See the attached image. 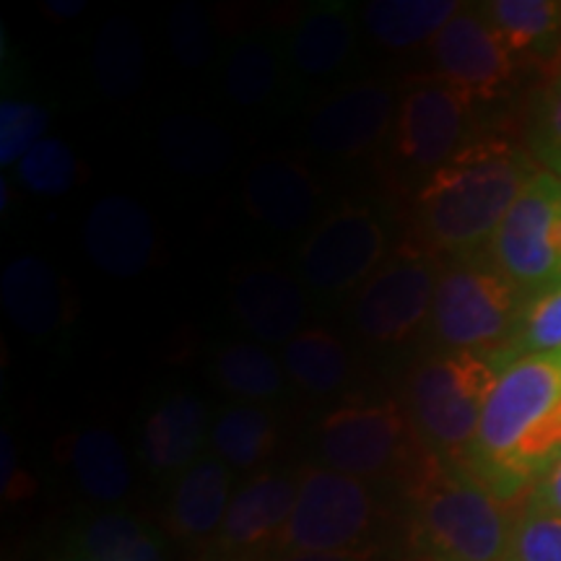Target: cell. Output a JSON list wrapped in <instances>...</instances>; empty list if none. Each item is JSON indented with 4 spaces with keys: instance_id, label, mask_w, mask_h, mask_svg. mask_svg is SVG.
Masks as SVG:
<instances>
[{
    "instance_id": "1",
    "label": "cell",
    "mask_w": 561,
    "mask_h": 561,
    "mask_svg": "<svg viewBox=\"0 0 561 561\" xmlns=\"http://www.w3.org/2000/svg\"><path fill=\"white\" fill-rule=\"evenodd\" d=\"M561 458V351L504 364L466 466L496 500L523 507Z\"/></svg>"
},
{
    "instance_id": "2",
    "label": "cell",
    "mask_w": 561,
    "mask_h": 561,
    "mask_svg": "<svg viewBox=\"0 0 561 561\" xmlns=\"http://www.w3.org/2000/svg\"><path fill=\"white\" fill-rule=\"evenodd\" d=\"M541 172L528 151L504 138H479L442 170L421 180L413 198L419 244L437 257L489 250L496 229Z\"/></svg>"
},
{
    "instance_id": "3",
    "label": "cell",
    "mask_w": 561,
    "mask_h": 561,
    "mask_svg": "<svg viewBox=\"0 0 561 561\" xmlns=\"http://www.w3.org/2000/svg\"><path fill=\"white\" fill-rule=\"evenodd\" d=\"M409 553L434 561H510L517 510L462 468L432 458L401 496Z\"/></svg>"
},
{
    "instance_id": "4",
    "label": "cell",
    "mask_w": 561,
    "mask_h": 561,
    "mask_svg": "<svg viewBox=\"0 0 561 561\" xmlns=\"http://www.w3.org/2000/svg\"><path fill=\"white\" fill-rule=\"evenodd\" d=\"M500 371L489 356L445 348L421 356L411 369L405 411L442 466H466Z\"/></svg>"
},
{
    "instance_id": "5",
    "label": "cell",
    "mask_w": 561,
    "mask_h": 561,
    "mask_svg": "<svg viewBox=\"0 0 561 561\" xmlns=\"http://www.w3.org/2000/svg\"><path fill=\"white\" fill-rule=\"evenodd\" d=\"M390 517L385 486L325 466H305L291 517L273 553L388 551Z\"/></svg>"
},
{
    "instance_id": "6",
    "label": "cell",
    "mask_w": 561,
    "mask_h": 561,
    "mask_svg": "<svg viewBox=\"0 0 561 561\" xmlns=\"http://www.w3.org/2000/svg\"><path fill=\"white\" fill-rule=\"evenodd\" d=\"M314 458L318 466L403 496L434 455L421 445L409 411L396 401H380L325 413L314 426Z\"/></svg>"
},
{
    "instance_id": "7",
    "label": "cell",
    "mask_w": 561,
    "mask_h": 561,
    "mask_svg": "<svg viewBox=\"0 0 561 561\" xmlns=\"http://www.w3.org/2000/svg\"><path fill=\"white\" fill-rule=\"evenodd\" d=\"M528 291L486 250L442 261L430 328L437 348L496 356L515 333Z\"/></svg>"
},
{
    "instance_id": "8",
    "label": "cell",
    "mask_w": 561,
    "mask_h": 561,
    "mask_svg": "<svg viewBox=\"0 0 561 561\" xmlns=\"http://www.w3.org/2000/svg\"><path fill=\"white\" fill-rule=\"evenodd\" d=\"M442 257L401 244L364 280L351 301L354 331L377 348L405 346L430 325Z\"/></svg>"
},
{
    "instance_id": "9",
    "label": "cell",
    "mask_w": 561,
    "mask_h": 561,
    "mask_svg": "<svg viewBox=\"0 0 561 561\" xmlns=\"http://www.w3.org/2000/svg\"><path fill=\"white\" fill-rule=\"evenodd\" d=\"M388 261V229L369 206H341L307 231L297 273L307 291L339 297L359 289Z\"/></svg>"
},
{
    "instance_id": "10",
    "label": "cell",
    "mask_w": 561,
    "mask_h": 561,
    "mask_svg": "<svg viewBox=\"0 0 561 561\" xmlns=\"http://www.w3.org/2000/svg\"><path fill=\"white\" fill-rule=\"evenodd\" d=\"M473 100L432 79L405 91L390 130V153L405 174H434L476 144Z\"/></svg>"
},
{
    "instance_id": "11",
    "label": "cell",
    "mask_w": 561,
    "mask_h": 561,
    "mask_svg": "<svg viewBox=\"0 0 561 561\" xmlns=\"http://www.w3.org/2000/svg\"><path fill=\"white\" fill-rule=\"evenodd\" d=\"M486 252L528 294L561 280V178L538 172Z\"/></svg>"
},
{
    "instance_id": "12",
    "label": "cell",
    "mask_w": 561,
    "mask_h": 561,
    "mask_svg": "<svg viewBox=\"0 0 561 561\" xmlns=\"http://www.w3.org/2000/svg\"><path fill=\"white\" fill-rule=\"evenodd\" d=\"M299 491V471H257L231 494L227 517L201 561H263L276 551Z\"/></svg>"
},
{
    "instance_id": "13",
    "label": "cell",
    "mask_w": 561,
    "mask_h": 561,
    "mask_svg": "<svg viewBox=\"0 0 561 561\" xmlns=\"http://www.w3.org/2000/svg\"><path fill=\"white\" fill-rule=\"evenodd\" d=\"M430 50L437 66L434 79L450 83L473 102L491 100L507 89L517 76V68L523 66L479 5L466 3L442 26Z\"/></svg>"
},
{
    "instance_id": "14",
    "label": "cell",
    "mask_w": 561,
    "mask_h": 561,
    "mask_svg": "<svg viewBox=\"0 0 561 561\" xmlns=\"http://www.w3.org/2000/svg\"><path fill=\"white\" fill-rule=\"evenodd\" d=\"M396 91L388 81H359L328 96L307 121L305 138L333 159H356L377 149L396 123Z\"/></svg>"
},
{
    "instance_id": "15",
    "label": "cell",
    "mask_w": 561,
    "mask_h": 561,
    "mask_svg": "<svg viewBox=\"0 0 561 561\" xmlns=\"http://www.w3.org/2000/svg\"><path fill=\"white\" fill-rule=\"evenodd\" d=\"M242 203L252 221L278 234H291L320 221L322 185L301 159L273 153L248 167Z\"/></svg>"
},
{
    "instance_id": "16",
    "label": "cell",
    "mask_w": 561,
    "mask_h": 561,
    "mask_svg": "<svg viewBox=\"0 0 561 561\" xmlns=\"http://www.w3.org/2000/svg\"><path fill=\"white\" fill-rule=\"evenodd\" d=\"M229 305L240 325L261 346H286L305 331L310 297L305 284L278 265H250L231 280Z\"/></svg>"
},
{
    "instance_id": "17",
    "label": "cell",
    "mask_w": 561,
    "mask_h": 561,
    "mask_svg": "<svg viewBox=\"0 0 561 561\" xmlns=\"http://www.w3.org/2000/svg\"><path fill=\"white\" fill-rule=\"evenodd\" d=\"M87 257L112 278H136L157 252V229L144 203L130 195H104L87 210L81 227Z\"/></svg>"
},
{
    "instance_id": "18",
    "label": "cell",
    "mask_w": 561,
    "mask_h": 561,
    "mask_svg": "<svg viewBox=\"0 0 561 561\" xmlns=\"http://www.w3.org/2000/svg\"><path fill=\"white\" fill-rule=\"evenodd\" d=\"M210 437L208 409L191 392H172L149 411L138 439V455L153 479L178 481L203 458Z\"/></svg>"
},
{
    "instance_id": "19",
    "label": "cell",
    "mask_w": 561,
    "mask_h": 561,
    "mask_svg": "<svg viewBox=\"0 0 561 561\" xmlns=\"http://www.w3.org/2000/svg\"><path fill=\"white\" fill-rule=\"evenodd\" d=\"M234 471L216 455H203L172 483L167 533L193 551H206L219 533L231 502Z\"/></svg>"
},
{
    "instance_id": "20",
    "label": "cell",
    "mask_w": 561,
    "mask_h": 561,
    "mask_svg": "<svg viewBox=\"0 0 561 561\" xmlns=\"http://www.w3.org/2000/svg\"><path fill=\"white\" fill-rule=\"evenodd\" d=\"M0 301L11 325L30 339H50L70 320L66 280L37 255H19L5 265Z\"/></svg>"
},
{
    "instance_id": "21",
    "label": "cell",
    "mask_w": 561,
    "mask_h": 561,
    "mask_svg": "<svg viewBox=\"0 0 561 561\" xmlns=\"http://www.w3.org/2000/svg\"><path fill=\"white\" fill-rule=\"evenodd\" d=\"M356 45V13L343 0L312 3L286 37L291 73L328 79L346 66Z\"/></svg>"
},
{
    "instance_id": "22",
    "label": "cell",
    "mask_w": 561,
    "mask_h": 561,
    "mask_svg": "<svg viewBox=\"0 0 561 561\" xmlns=\"http://www.w3.org/2000/svg\"><path fill=\"white\" fill-rule=\"evenodd\" d=\"M286 73H291L286 37L268 32L244 34L224 55V96L240 110L268 107L284 91Z\"/></svg>"
},
{
    "instance_id": "23",
    "label": "cell",
    "mask_w": 561,
    "mask_h": 561,
    "mask_svg": "<svg viewBox=\"0 0 561 561\" xmlns=\"http://www.w3.org/2000/svg\"><path fill=\"white\" fill-rule=\"evenodd\" d=\"M159 153L182 178H214L234 159V138L203 115H170L159 125Z\"/></svg>"
},
{
    "instance_id": "24",
    "label": "cell",
    "mask_w": 561,
    "mask_h": 561,
    "mask_svg": "<svg viewBox=\"0 0 561 561\" xmlns=\"http://www.w3.org/2000/svg\"><path fill=\"white\" fill-rule=\"evenodd\" d=\"M210 455L234 473H257L278 445V421L257 403H231L210 421Z\"/></svg>"
},
{
    "instance_id": "25",
    "label": "cell",
    "mask_w": 561,
    "mask_h": 561,
    "mask_svg": "<svg viewBox=\"0 0 561 561\" xmlns=\"http://www.w3.org/2000/svg\"><path fill=\"white\" fill-rule=\"evenodd\" d=\"M68 460L76 483L89 500L121 504L130 494L133 471L121 437L104 426H87L70 437Z\"/></svg>"
},
{
    "instance_id": "26",
    "label": "cell",
    "mask_w": 561,
    "mask_h": 561,
    "mask_svg": "<svg viewBox=\"0 0 561 561\" xmlns=\"http://www.w3.org/2000/svg\"><path fill=\"white\" fill-rule=\"evenodd\" d=\"M479 9L520 62L551 60L561 47L559 0H491Z\"/></svg>"
},
{
    "instance_id": "27",
    "label": "cell",
    "mask_w": 561,
    "mask_h": 561,
    "mask_svg": "<svg viewBox=\"0 0 561 561\" xmlns=\"http://www.w3.org/2000/svg\"><path fill=\"white\" fill-rule=\"evenodd\" d=\"M462 9L455 0H369L362 16L367 32L388 50H411L437 37Z\"/></svg>"
},
{
    "instance_id": "28",
    "label": "cell",
    "mask_w": 561,
    "mask_h": 561,
    "mask_svg": "<svg viewBox=\"0 0 561 561\" xmlns=\"http://www.w3.org/2000/svg\"><path fill=\"white\" fill-rule=\"evenodd\" d=\"M91 70L100 94L107 100H130L146 79V53L136 24L128 16H110L100 26L91 50Z\"/></svg>"
},
{
    "instance_id": "29",
    "label": "cell",
    "mask_w": 561,
    "mask_h": 561,
    "mask_svg": "<svg viewBox=\"0 0 561 561\" xmlns=\"http://www.w3.org/2000/svg\"><path fill=\"white\" fill-rule=\"evenodd\" d=\"M91 561H167L159 533L125 510H104L91 515L70 536Z\"/></svg>"
},
{
    "instance_id": "30",
    "label": "cell",
    "mask_w": 561,
    "mask_h": 561,
    "mask_svg": "<svg viewBox=\"0 0 561 561\" xmlns=\"http://www.w3.org/2000/svg\"><path fill=\"white\" fill-rule=\"evenodd\" d=\"M286 377L310 396H333L351 375L346 343L328 328H305L280 354Z\"/></svg>"
},
{
    "instance_id": "31",
    "label": "cell",
    "mask_w": 561,
    "mask_h": 561,
    "mask_svg": "<svg viewBox=\"0 0 561 561\" xmlns=\"http://www.w3.org/2000/svg\"><path fill=\"white\" fill-rule=\"evenodd\" d=\"M216 382L240 403H268L284 396L286 371L276 356L261 343L227 341L210 362Z\"/></svg>"
},
{
    "instance_id": "32",
    "label": "cell",
    "mask_w": 561,
    "mask_h": 561,
    "mask_svg": "<svg viewBox=\"0 0 561 561\" xmlns=\"http://www.w3.org/2000/svg\"><path fill=\"white\" fill-rule=\"evenodd\" d=\"M561 351V280L528 294L515 333L500 354L491 356L496 367L533 354Z\"/></svg>"
},
{
    "instance_id": "33",
    "label": "cell",
    "mask_w": 561,
    "mask_h": 561,
    "mask_svg": "<svg viewBox=\"0 0 561 561\" xmlns=\"http://www.w3.org/2000/svg\"><path fill=\"white\" fill-rule=\"evenodd\" d=\"M16 180L37 198H60L79 182L81 164L73 149L62 138H42L26 157L19 161Z\"/></svg>"
},
{
    "instance_id": "34",
    "label": "cell",
    "mask_w": 561,
    "mask_h": 561,
    "mask_svg": "<svg viewBox=\"0 0 561 561\" xmlns=\"http://www.w3.org/2000/svg\"><path fill=\"white\" fill-rule=\"evenodd\" d=\"M525 140L533 161L543 172L561 178V76L546 83L533 100Z\"/></svg>"
},
{
    "instance_id": "35",
    "label": "cell",
    "mask_w": 561,
    "mask_h": 561,
    "mask_svg": "<svg viewBox=\"0 0 561 561\" xmlns=\"http://www.w3.org/2000/svg\"><path fill=\"white\" fill-rule=\"evenodd\" d=\"M50 123V112L32 100L3 96L0 102V167H16L26 151L39 144Z\"/></svg>"
},
{
    "instance_id": "36",
    "label": "cell",
    "mask_w": 561,
    "mask_h": 561,
    "mask_svg": "<svg viewBox=\"0 0 561 561\" xmlns=\"http://www.w3.org/2000/svg\"><path fill=\"white\" fill-rule=\"evenodd\" d=\"M170 47L182 68L201 70L216 58V34L206 9L182 0L170 13Z\"/></svg>"
},
{
    "instance_id": "37",
    "label": "cell",
    "mask_w": 561,
    "mask_h": 561,
    "mask_svg": "<svg viewBox=\"0 0 561 561\" xmlns=\"http://www.w3.org/2000/svg\"><path fill=\"white\" fill-rule=\"evenodd\" d=\"M510 561H561V515L525 502L512 530Z\"/></svg>"
},
{
    "instance_id": "38",
    "label": "cell",
    "mask_w": 561,
    "mask_h": 561,
    "mask_svg": "<svg viewBox=\"0 0 561 561\" xmlns=\"http://www.w3.org/2000/svg\"><path fill=\"white\" fill-rule=\"evenodd\" d=\"M525 502L533 504V507H541L561 515V458L553 462L541 479H538V483L533 486L530 496Z\"/></svg>"
},
{
    "instance_id": "39",
    "label": "cell",
    "mask_w": 561,
    "mask_h": 561,
    "mask_svg": "<svg viewBox=\"0 0 561 561\" xmlns=\"http://www.w3.org/2000/svg\"><path fill=\"white\" fill-rule=\"evenodd\" d=\"M0 455H3V494L5 500H21L24 489L19 486V479L30 481L26 476H21L19 471V460H16V445H13V437L9 434V430L0 432Z\"/></svg>"
},
{
    "instance_id": "40",
    "label": "cell",
    "mask_w": 561,
    "mask_h": 561,
    "mask_svg": "<svg viewBox=\"0 0 561 561\" xmlns=\"http://www.w3.org/2000/svg\"><path fill=\"white\" fill-rule=\"evenodd\" d=\"M388 553L390 551H364V553H271V557H265L263 561H388Z\"/></svg>"
},
{
    "instance_id": "41",
    "label": "cell",
    "mask_w": 561,
    "mask_h": 561,
    "mask_svg": "<svg viewBox=\"0 0 561 561\" xmlns=\"http://www.w3.org/2000/svg\"><path fill=\"white\" fill-rule=\"evenodd\" d=\"M42 11L58 21H73L87 11V0H45Z\"/></svg>"
},
{
    "instance_id": "42",
    "label": "cell",
    "mask_w": 561,
    "mask_h": 561,
    "mask_svg": "<svg viewBox=\"0 0 561 561\" xmlns=\"http://www.w3.org/2000/svg\"><path fill=\"white\" fill-rule=\"evenodd\" d=\"M53 561H91V559L79 549V546H76V543L68 538L66 546H62V549H60L58 553H55Z\"/></svg>"
},
{
    "instance_id": "43",
    "label": "cell",
    "mask_w": 561,
    "mask_h": 561,
    "mask_svg": "<svg viewBox=\"0 0 561 561\" xmlns=\"http://www.w3.org/2000/svg\"><path fill=\"white\" fill-rule=\"evenodd\" d=\"M549 70H551V79H557V76H561V47L557 50V55L549 60Z\"/></svg>"
},
{
    "instance_id": "44",
    "label": "cell",
    "mask_w": 561,
    "mask_h": 561,
    "mask_svg": "<svg viewBox=\"0 0 561 561\" xmlns=\"http://www.w3.org/2000/svg\"><path fill=\"white\" fill-rule=\"evenodd\" d=\"M398 561H434L430 557H419V553H405V557H401Z\"/></svg>"
}]
</instances>
